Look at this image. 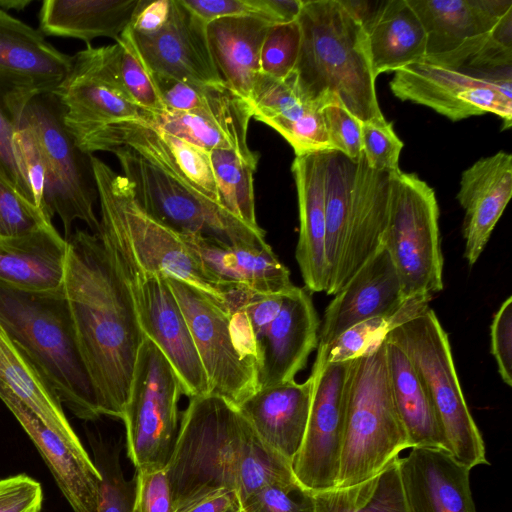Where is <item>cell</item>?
<instances>
[{
    "label": "cell",
    "mask_w": 512,
    "mask_h": 512,
    "mask_svg": "<svg viewBox=\"0 0 512 512\" xmlns=\"http://www.w3.org/2000/svg\"><path fill=\"white\" fill-rule=\"evenodd\" d=\"M63 292L101 414L122 419L145 335L98 235L76 229L67 240Z\"/></svg>",
    "instance_id": "obj_1"
},
{
    "label": "cell",
    "mask_w": 512,
    "mask_h": 512,
    "mask_svg": "<svg viewBox=\"0 0 512 512\" xmlns=\"http://www.w3.org/2000/svg\"><path fill=\"white\" fill-rule=\"evenodd\" d=\"M298 59L290 79L299 98L339 103L360 122L383 117L362 24L341 0H303Z\"/></svg>",
    "instance_id": "obj_2"
},
{
    "label": "cell",
    "mask_w": 512,
    "mask_h": 512,
    "mask_svg": "<svg viewBox=\"0 0 512 512\" xmlns=\"http://www.w3.org/2000/svg\"><path fill=\"white\" fill-rule=\"evenodd\" d=\"M189 399L164 469L175 512L222 491L238 496L251 463L267 447L224 398L209 393Z\"/></svg>",
    "instance_id": "obj_3"
},
{
    "label": "cell",
    "mask_w": 512,
    "mask_h": 512,
    "mask_svg": "<svg viewBox=\"0 0 512 512\" xmlns=\"http://www.w3.org/2000/svg\"><path fill=\"white\" fill-rule=\"evenodd\" d=\"M0 327L37 366L62 405L83 420L102 415L63 288L36 292L0 283Z\"/></svg>",
    "instance_id": "obj_4"
},
{
    "label": "cell",
    "mask_w": 512,
    "mask_h": 512,
    "mask_svg": "<svg viewBox=\"0 0 512 512\" xmlns=\"http://www.w3.org/2000/svg\"><path fill=\"white\" fill-rule=\"evenodd\" d=\"M223 293L236 342L255 364L258 389L294 380L318 346L320 322L307 290L225 287Z\"/></svg>",
    "instance_id": "obj_5"
},
{
    "label": "cell",
    "mask_w": 512,
    "mask_h": 512,
    "mask_svg": "<svg viewBox=\"0 0 512 512\" xmlns=\"http://www.w3.org/2000/svg\"><path fill=\"white\" fill-rule=\"evenodd\" d=\"M410 448L389 385L385 340L352 360L336 486L365 481Z\"/></svg>",
    "instance_id": "obj_6"
},
{
    "label": "cell",
    "mask_w": 512,
    "mask_h": 512,
    "mask_svg": "<svg viewBox=\"0 0 512 512\" xmlns=\"http://www.w3.org/2000/svg\"><path fill=\"white\" fill-rule=\"evenodd\" d=\"M62 107L54 94H41L24 107L18 130L24 136L43 175V211L57 215L64 238L71 236L76 220L98 235L100 222L94 210L98 192L91 155L82 152L66 131Z\"/></svg>",
    "instance_id": "obj_7"
},
{
    "label": "cell",
    "mask_w": 512,
    "mask_h": 512,
    "mask_svg": "<svg viewBox=\"0 0 512 512\" xmlns=\"http://www.w3.org/2000/svg\"><path fill=\"white\" fill-rule=\"evenodd\" d=\"M100 203V229L130 252L144 269L173 277L223 302V289L204 270L183 236L148 215L137 203L130 183L91 155Z\"/></svg>",
    "instance_id": "obj_8"
},
{
    "label": "cell",
    "mask_w": 512,
    "mask_h": 512,
    "mask_svg": "<svg viewBox=\"0 0 512 512\" xmlns=\"http://www.w3.org/2000/svg\"><path fill=\"white\" fill-rule=\"evenodd\" d=\"M385 339L411 361L432 404L445 449L470 470L489 464L461 389L448 335L434 310L429 307L391 330Z\"/></svg>",
    "instance_id": "obj_9"
},
{
    "label": "cell",
    "mask_w": 512,
    "mask_h": 512,
    "mask_svg": "<svg viewBox=\"0 0 512 512\" xmlns=\"http://www.w3.org/2000/svg\"><path fill=\"white\" fill-rule=\"evenodd\" d=\"M438 220L434 190L416 174L392 172L382 245L393 261L404 299L443 289Z\"/></svg>",
    "instance_id": "obj_10"
},
{
    "label": "cell",
    "mask_w": 512,
    "mask_h": 512,
    "mask_svg": "<svg viewBox=\"0 0 512 512\" xmlns=\"http://www.w3.org/2000/svg\"><path fill=\"white\" fill-rule=\"evenodd\" d=\"M114 154L141 208L180 235L230 245L270 246L262 228H252L183 182L127 150Z\"/></svg>",
    "instance_id": "obj_11"
},
{
    "label": "cell",
    "mask_w": 512,
    "mask_h": 512,
    "mask_svg": "<svg viewBox=\"0 0 512 512\" xmlns=\"http://www.w3.org/2000/svg\"><path fill=\"white\" fill-rule=\"evenodd\" d=\"M108 255L132 299L143 334L164 354L175 370L183 394L210 393L208 380L185 316L165 276L141 267L128 249L113 236L99 232Z\"/></svg>",
    "instance_id": "obj_12"
},
{
    "label": "cell",
    "mask_w": 512,
    "mask_h": 512,
    "mask_svg": "<svg viewBox=\"0 0 512 512\" xmlns=\"http://www.w3.org/2000/svg\"><path fill=\"white\" fill-rule=\"evenodd\" d=\"M180 380L146 336L140 346L122 420L127 454L136 471L165 469L178 434Z\"/></svg>",
    "instance_id": "obj_13"
},
{
    "label": "cell",
    "mask_w": 512,
    "mask_h": 512,
    "mask_svg": "<svg viewBox=\"0 0 512 512\" xmlns=\"http://www.w3.org/2000/svg\"><path fill=\"white\" fill-rule=\"evenodd\" d=\"M427 35L424 60L481 70L502 46L512 47L511 0H408Z\"/></svg>",
    "instance_id": "obj_14"
},
{
    "label": "cell",
    "mask_w": 512,
    "mask_h": 512,
    "mask_svg": "<svg viewBox=\"0 0 512 512\" xmlns=\"http://www.w3.org/2000/svg\"><path fill=\"white\" fill-rule=\"evenodd\" d=\"M402 101L427 106L451 121L493 113L512 126L511 68L493 71L450 68L425 60L394 72L389 83Z\"/></svg>",
    "instance_id": "obj_15"
},
{
    "label": "cell",
    "mask_w": 512,
    "mask_h": 512,
    "mask_svg": "<svg viewBox=\"0 0 512 512\" xmlns=\"http://www.w3.org/2000/svg\"><path fill=\"white\" fill-rule=\"evenodd\" d=\"M52 94L62 107L64 127L78 148L105 126L143 118L120 79L116 43L88 45L77 52L70 72Z\"/></svg>",
    "instance_id": "obj_16"
},
{
    "label": "cell",
    "mask_w": 512,
    "mask_h": 512,
    "mask_svg": "<svg viewBox=\"0 0 512 512\" xmlns=\"http://www.w3.org/2000/svg\"><path fill=\"white\" fill-rule=\"evenodd\" d=\"M165 278L187 321L210 393L237 407L258 390L257 373L236 342L222 301L182 280Z\"/></svg>",
    "instance_id": "obj_17"
},
{
    "label": "cell",
    "mask_w": 512,
    "mask_h": 512,
    "mask_svg": "<svg viewBox=\"0 0 512 512\" xmlns=\"http://www.w3.org/2000/svg\"><path fill=\"white\" fill-rule=\"evenodd\" d=\"M352 360L324 363L316 355L313 364L306 431L291 464L297 482L313 493L336 486Z\"/></svg>",
    "instance_id": "obj_18"
},
{
    "label": "cell",
    "mask_w": 512,
    "mask_h": 512,
    "mask_svg": "<svg viewBox=\"0 0 512 512\" xmlns=\"http://www.w3.org/2000/svg\"><path fill=\"white\" fill-rule=\"evenodd\" d=\"M72 64L39 29L0 9V96L17 119L32 98L53 93Z\"/></svg>",
    "instance_id": "obj_19"
},
{
    "label": "cell",
    "mask_w": 512,
    "mask_h": 512,
    "mask_svg": "<svg viewBox=\"0 0 512 512\" xmlns=\"http://www.w3.org/2000/svg\"><path fill=\"white\" fill-rule=\"evenodd\" d=\"M79 149L86 154L127 150L220 205L209 153L142 119L105 126Z\"/></svg>",
    "instance_id": "obj_20"
},
{
    "label": "cell",
    "mask_w": 512,
    "mask_h": 512,
    "mask_svg": "<svg viewBox=\"0 0 512 512\" xmlns=\"http://www.w3.org/2000/svg\"><path fill=\"white\" fill-rule=\"evenodd\" d=\"M206 25L182 0H171L168 19L160 30L144 35L129 29L152 73L197 85L222 84L210 54Z\"/></svg>",
    "instance_id": "obj_21"
},
{
    "label": "cell",
    "mask_w": 512,
    "mask_h": 512,
    "mask_svg": "<svg viewBox=\"0 0 512 512\" xmlns=\"http://www.w3.org/2000/svg\"><path fill=\"white\" fill-rule=\"evenodd\" d=\"M391 177V172L371 169L363 153L357 159L344 252L325 290L327 295L338 294L382 245L388 220Z\"/></svg>",
    "instance_id": "obj_22"
},
{
    "label": "cell",
    "mask_w": 512,
    "mask_h": 512,
    "mask_svg": "<svg viewBox=\"0 0 512 512\" xmlns=\"http://www.w3.org/2000/svg\"><path fill=\"white\" fill-rule=\"evenodd\" d=\"M405 300L393 261L381 245L327 306L317 347L357 323L394 313Z\"/></svg>",
    "instance_id": "obj_23"
},
{
    "label": "cell",
    "mask_w": 512,
    "mask_h": 512,
    "mask_svg": "<svg viewBox=\"0 0 512 512\" xmlns=\"http://www.w3.org/2000/svg\"><path fill=\"white\" fill-rule=\"evenodd\" d=\"M252 118L250 104L223 84H218L211 87L206 104L198 109L144 115L142 120L208 153L225 149L251 156L256 153L247 141Z\"/></svg>",
    "instance_id": "obj_24"
},
{
    "label": "cell",
    "mask_w": 512,
    "mask_h": 512,
    "mask_svg": "<svg viewBox=\"0 0 512 512\" xmlns=\"http://www.w3.org/2000/svg\"><path fill=\"white\" fill-rule=\"evenodd\" d=\"M0 399L28 434L74 512H97L101 474L77 450L0 383Z\"/></svg>",
    "instance_id": "obj_25"
},
{
    "label": "cell",
    "mask_w": 512,
    "mask_h": 512,
    "mask_svg": "<svg viewBox=\"0 0 512 512\" xmlns=\"http://www.w3.org/2000/svg\"><path fill=\"white\" fill-rule=\"evenodd\" d=\"M409 512H476L470 469L440 447H413L398 458Z\"/></svg>",
    "instance_id": "obj_26"
},
{
    "label": "cell",
    "mask_w": 512,
    "mask_h": 512,
    "mask_svg": "<svg viewBox=\"0 0 512 512\" xmlns=\"http://www.w3.org/2000/svg\"><path fill=\"white\" fill-rule=\"evenodd\" d=\"M511 195V154L497 152L463 171L456 198L465 211L464 257L469 265L480 257Z\"/></svg>",
    "instance_id": "obj_27"
},
{
    "label": "cell",
    "mask_w": 512,
    "mask_h": 512,
    "mask_svg": "<svg viewBox=\"0 0 512 512\" xmlns=\"http://www.w3.org/2000/svg\"><path fill=\"white\" fill-rule=\"evenodd\" d=\"M313 376L256 390L237 409L269 448L292 464L306 431Z\"/></svg>",
    "instance_id": "obj_28"
},
{
    "label": "cell",
    "mask_w": 512,
    "mask_h": 512,
    "mask_svg": "<svg viewBox=\"0 0 512 512\" xmlns=\"http://www.w3.org/2000/svg\"><path fill=\"white\" fill-rule=\"evenodd\" d=\"M291 171L299 209V238L295 258L306 288L325 292L328 282L323 152L295 156Z\"/></svg>",
    "instance_id": "obj_29"
},
{
    "label": "cell",
    "mask_w": 512,
    "mask_h": 512,
    "mask_svg": "<svg viewBox=\"0 0 512 512\" xmlns=\"http://www.w3.org/2000/svg\"><path fill=\"white\" fill-rule=\"evenodd\" d=\"M204 270L224 290L239 287L263 294L295 287L289 269L270 246L230 245L200 236L182 235Z\"/></svg>",
    "instance_id": "obj_30"
},
{
    "label": "cell",
    "mask_w": 512,
    "mask_h": 512,
    "mask_svg": "<svg viewBox=\"0 0 512 512\" xmlns=\"http://www.w3.org/2000/svg\"><path fill=\"white\" fill-rule=\"evenodd\" d=\"M67 241L51 223L0 238V283L27 291L63 288Z\"/></svg>",
    "instance_id": "obj_31"
},
{
    "label": "cell",
    "mask_w": 512,
    "mask_h": 512,
    "mask_svg": "<svg viewBox=\"0 0 512 512\" xmlns=\"http://www.w3.org/2000/svg\"><path fill=\"white\" fill-rule=\"evenodd\" d=\"M249 104L253 118L276 130L295 156L331 150L322 109L304 103L290 77L277 80L261 73Z\"/></svg>",
    "instance_id": "obj_32"
},
{
    "label": "cell",
    "mask_w": 512,
    "mask_h": 512,
    "mask_svg": "<svg viewBox=\"0 0 512 512\" xmlns=\"http://www.w3.org/2000/svg\"><path fill=\"white\" fill-rule=\"evenodd\" d=\"M273 23L259 16H232L206 25L210 54L224 86L249 103L261 75L260 52Z\"/></svg>",
    "instance_id": "obj_33"
},
{
    "label": "cell",
    "mask_w": 512,
    "mask_h": 512,
    "mask_svg": "<svg viewBox=\"0 0 512 512\" xmlns=\"http://www.w3.org/2000/svg\"><path fill=\"white\" fill-rule=\"evenodd\" d=\"M374 75L424 60L427 35L408 0H384L362 25Z\"/></svg>",
    "instance_id": "obj_34"
},
{
    "label": "cell",
    "mask_w": 512,
    "mask_h": 512,
    "mask_svg": "<svg viewBox=\"0 0 512 512\" xmlns=\"http://www.w3.org/2000/svg\"><path fill=\"white\" fill-rule=\"evenodd\" d=\"M141 0H45L38 13L46 36L78 39L90 45L97 37L115 41L130 26Z\"/></svg>",
    "instance_id": "obj_35"
},
{
    "label": "cell",
    "mask_w": 512,
    "mask_h": 512,
    "mask_svg": "<svg viewBox=\"0 0 512 512\" xmlns=\"http://www.w3.org/2000/svg\"><path fill=\"white\" fill-rule=\"evenodd\" d=\"M0 383L77 450H85L55 390L26 353L0 327Z\"/></svg>",
    "instance_id": "obj_36"
},
{
    "label": "cell",
    "mask_w": 512,
    "mask_h": 512,
    "mask_svg": "<svg viewBox=\"0 0 512 512\" xmlns=\"http://www.w3.org/2000/svg\"><path fill=\"white\" fill-rule=\"evenodd\" d=\"M385 351L392 398L406 431L410 449H445L432 404L411 361L398 346L386 339Z\"/></svg>",
    "instance_id": "obj_37"
},
{
    "label": "cell",
    "mask_w": 512,
    "mask_h": 512,
    "mask_svg": "<svg viewBox=\"0 0 512 512\" xmlns=\"http://www.w3.org/2000/svg\"><path fill=\"white\" fill-rule=\"evenodd\" d=\"M315 512H409L398 459L358 484L314 493Z\"/></svg>",
    "instance_id": "obj_38"
},
{
    "label": "cell",
    "mask_w": 512,
    "mask_h": 512,
    "mask_svg": "<svg viewBox=\"0 0 512 512\" xmlns=\"http://www.w3.org/2000/svg\"><path fill=\"white\" fill-rule=\"evenodd\" d=\"M209 156L220 205L246 225L261 228L256 221L254 198L259 153L245 156L235 150L215 149Z\"/></svg>",
    "instance_id": "obj_39"
},
{
    "label": "cell",
    "mask_w": 512,
    "mask_h": 512,
    "mask_svg": "<svg viewBox=\"0 0 512 512\" xmlns=\"http://www.w3.org/2000/svg\"><path fill=\"white\" fill-rule=\"evenodd\" d=\"M431 298L428 295L408 298L392 314L353 325L327 346L317 347V356L324 363L343 362L361 356L381 344L391 330L426 311Z\"/></svg>",
    "instance_id": "obj_40"
},
{
    "label": "cell",
    "mask_w": 512,
    "mask_h": 512,
    "mask_svg": "<svg viewBox=\"0 0 512 512\" xmlns=\"http://www.w3.org/2000/svg\"><path fill=\"white\" fill-rule=\"evenodd\" d=\"M115 43L120 79L130 98L143 112V116L167 112L152 72L139 54L129 27Z\"/></svg>",
    "instance_id": "obj_41"
},
{
    "label": "cell",
    "mask_w": 512,
    "mask_h": 512,
    "mask_svg": "<svg viewBox=\"0 0 512 512\" xmlns=\"http://www.w3.org/2000/svg\"><path fill=\"white\" fill-rule=\"evenodd\" d=\"M94 464L101 474L97 512H133L135 477L126 480L119 461L120 448L90 437Z\"/></svg>",
    "instance_id": "obj_42"
},
{
    "label": "cell",
    "mask_w": 512,
    "mask_h": 512,
    "mask_svg": "<svg viewBox=\"0 0 512 512\" xmlns=\"http://www.w3.org/2000/svg\"><path fill=\"white\" fill-rule=\"evenodd\" d=\"M300 42L297 20L270 26L260 52L261 73L277 80L288 79L298 59Z\"/></svg>",
    "instance_id": "obj_43"
},
{
    "label": "cell",
    "mask_w": 512,
    "mask_h": 512,
    "mask_svg": "<svg viewBox=\"0 0 512 512\" xmlns=\"http://www.w3.org/2000/svg\"><path fill=\"white\" fill-rule=\"evenodd\" d=\"M51 220L0 168V238L37 229Z\"/></svg>",
    "instance_id": "obj_44"
},
{
    "label": "cell",
    "mask_w": 512,
    "mask_h": 512,
    "mask_svg": "<svg viewBox=\"0 0 512 512\" xmlns=\"http://www.w3.org/2000/svg\"><path fill=\"white\" fill-rule=\"evenodd\" d=\"M243 512H315L314 493L296 479L270 484L241 503Z\"/></svg>",
    "instance_id": "obj_45"
},
{
    "label": "cell",
    "mask_w": 512,
    "mask_h": 512,
    "mask_svg": "<svg viewBox=\"0 0 512 512\" xmlns=\"http://www.w3.org/2000/svg\"><path fill=\"white\" fill-rule=\"evenodd\" d=\"M362 151L368 166L376 171H399L403 142L385 117L361 122Z\"/></svg>",
    "instance_id": "obj_46"
},
{
    "label": "cell",
    "mask_w": 512,
    "mask_h": 512,
    "mask_svg": "<svg viewBox=\"0 0 512 512\" xmlns=\"http://www.w3.org/2000/svg\"><path fill=\"white\" fill-rule=\"evenodd\" d=\"M322 114L331 150L339 151L351 159H358L363 153L361 122L339 103L324 106Z\"/></svg>",
    "instance_id": "obj_47"
},
{
    "label": "cell",
    "mask_w": 512,
    "mask_h": 512,
    "mask_svg": "<svg viewBox=\"0 0 512 512\" xmlns=\"http://www.w3.org/2000/svg\"><path fill=\"white\" fill-rule=\"evenodd\" d=\"M17 127L18 119L0 96V168L14 185L35 204L16 146Z\"/></svg>",
    "instance_id": "obj_48"
},
{
    "label": "cell",
    "mask_w": 512,
    "mask_h": 512,
    "mask_svg": "<svg viewBox=\"0 0 512 512\" xmlns=\"http://www.w3.org/2000/svg\"><path fill=\"white\" fill-rule=\"evenodd\" d=\"M133 512H175L164 469L136 471Z\"/></svg>",
    "instance_id": "obj_49"
},
{
    "label": "cell",
    "mask_w": 512,
    "mask_h": 512,
    "mask_svg": "<svg viewBox=\"0 0 512 512\" xmlns=\"http://www.w3.org/2000/svg\"><path fill=\"white\" fill-rule=\"evenodd\" d=\"M490 351L498 373L505 384L512 386V297L509 296L494 314L490 325Z\"/></svg>",
    "instance_id": "obj_50"
},
{
    "label": "cell",
    "mask_w": 512,
    "mask_h": 512,
    "mask_svg": "<svg viewBox=\"0 0 512 512\" xmlns=\"http://www.w3.org/2000/svg\"><path fill=\"white\" fill-rule=\"evenodd\" d=\"M41 484L26 474L0 479V512H40Z\"/></svg>",
    "instance_id": "obj_51"
},
{
    "label": "cell",
    "mask_w": 512,
    "mask_h": 512,
    "mask_svg": "<svg viewBox=\"0 0 512 512\" xmlns=\"http://www.w3.org/2000/svg\"><path fill=\"white\" fill-rule=\"evenodd\" d=\"M152 75L168 111L188 112L204 106L213 86L187 83L155 73Z\"/></svg>",
    "instance_id": "obj_52"
},
{
    "label": "cell",
    "mask_w": 512,
    "mask_h": 512,
    "mask_svg": "<svg viewBox=\"0 0 512 512\" xmlns=\"http://www.w3.org/2000/svg\"><path fill=\"white\" fill-rule=\"evenodd\" d=\"M205 24L224 17L259 16L251 0H182ZM260 17V16H259Z\"/></svg>",
    "instance_id": "obj_53"
},
{
    "label": "cell",
    "mask_w": 512,
    "mask_h": 512,
    "mask_svg": "<svg viewBox=\"0 0 512 512\" xmlns=\"http://www.w3.org/2000/svg\"><path fill=\"white\" fill-rule=\"evenodd\" d=\"M170 6L171 0H141L130 29L144 35L160 30L168 19Z\"/></svg>",
    "instance_id": "obj_54"
},
{
    "label": "cell",
    "mask_w": 512,
    "mask_h": 512,
    "mask_svg": "<svg viewBox=\"0 0 512 512\" xmlns=\"http://www.w3.org/2000/svg\"><path fill=\"white\" fill-rule=\"evenodd\" d=\"M260 17L273 24L296 21L303 0H251Z\"/></svg>",
    "instance_id": "obj_55"
},
{
    "label": "cell",
    "mask_w": 512,
    "mask_h": 512,
    "mask_svg": "<svg viewBox=\"0 0 512 512\" xmlns=\"http://www.w3.org/2000/svg\"><path fill=\"white\" fill-rule=\"evenodd\" d=\"M240 506V501L235 492L222 491L191 506L184 512H227Z\"/></svg>",
    "instance_id": "obj_56"
},
{
    "label": "cell",
    "mask_w": 512,
    "mask_h": 512,
    "mask_svg": "<svg viewBox=\"0 0 512 512\" xmlns=\"http://www.w3.org/2000/svg\"><path fill=\"white\" fill-rule=\"evenodd\" d=\"M31 3L32 0H0V9L5 12L8 10L21 11Z\"/></svg>",
    "instance_id": "obj_57"
},
{
    "label": "cell",
    "mask_w": 512,
    "mask_h": 512,
    "mask_svg": "<svg viewBox=\"0 0 512 512\" xmlns=\"http://www.w3.org/2000/svg\"><path fill=\"white\" fill-rule=\"evenodd\" d=\"M227 512H243V511H242L241 505H240V506L234 507L233 509H231Z\"/></svg>",
    "instance_id": "obj_58"
}]
</instances>
